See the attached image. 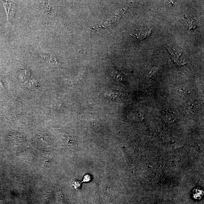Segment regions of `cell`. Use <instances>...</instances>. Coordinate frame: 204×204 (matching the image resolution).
Returning a JSON list of instances; mask_svg holds the SVG:
<instances>
[{
  "instance_id": "cell-1",
  "label": "cell",
  "mask_w": 204,
  "mask_h": 204,
  "mask_svg": "<svg viewBox=\"0 0 204 204\" xmlns=\"http://www.w3.org/2000/svg\"><path fill=\"white\" fill-rule=\"evenodd\" d=\"M162 119L166 123H171L176 119V116L173 112L169 110H163L162 113Z\"/></svg>"
},
{
  "instance_id": "cell-6",
  "label": "cell",
  "mask_w": 204,
  "mask_h": 204,
  "mask_svg": "<svg viewBox=\"0 0 204 204\" xmlns=\"http://www.w3.org/2000/svg\"><path fill=\"white\" fill-rule=\"evenodd\" d=\"M121 92L115 91H111L109 92L106 93V96L108 98L111 99L112 100H116L121 95Z\"/></svg>"
},
{
  "instance_id": "cell-9",
  "label": "cell",
  "mask_w": 204,
  "mask_h": 204,
  "mask_svg": "<svg viewBox=\"0 0 204 204\" xmlns=\"http://www.w3.org/2000/svg\"><path fill=\"white\" fill-rule=\"evenodd\" d=\"M158 68L157 67H154L153 68L149 73L150 75L151 76H152V75L156 73L157 72V70H158Z\"/></svg>"
},
{
  "instance_id": "cell-5",
  "label": "cell",
  "mask_w": 204,
  "mask_h": 204,
  "mask_svg": "<svg viewBox=\"0 0 204 204\" xmlns=\"http://www.w3.org/2000/svg\"><path fill=\"white\" fill-rule=\"evenodd\" d=\"M204 194L203 191L199 187L194 188L193 191V198L196 200H200Z\"/></svg>"
},
{
  "instance_id": "cell-2",
  "label": "cell",
  "mask_w": 204,
  "mask_h": 204,
  "mask_svg": "<svg viewBox=\"0 0 204 204\" xmlns=\"http://www.w3.org/2000/svg\"><path fill=\"white\" fill-rule=\"evenodd\" d=\"M151 28H147L143 30H136L135 33L131 35V36L132 38H135L137 40H141L149 36L151 34Z\"/></svg>"
},
{
  "instance_id": "cell-4",
  "label": "cell",
  "mask_w": 204,
  "mask_h": 204,
  "mask_svg": "<svg viewBox=\"0 0 204 204\" xmlns=\"http://www.w3.org/2000/svg\"><path fill=\"white\" fill-rule=\"evenodd\" d=\"M111 74L112 76L118 81H122L125 80V76L114 67L113 68Z\"/></svg>"
},
{
  "instance_id": "cell-8",
  "label": "cell",
  "mask_w": 204,
  "mask_h": 204,
  "mask_svg": "<svg viewBox=\"0 0 204 204\" xmlns=\"http://www.w3.org/2000/svg\"><path fill=\"white\" fill-rule=\"evenodd\" d=\"M45 57H47L49 61L50 64L53 66H56L58 64L57 57L50 54H45Z\"/></svg>"
},
{
  "instance_id": "cell-3",
  "label": "cell",
  "mask_w": 204,
  "mask_h": 204,
  "mask_svg": "<svg viewBox=\"0 0 204 204\" xmlns=\"http://www.w3.org/2000/svg\"><path fill=\"white\" fill-rule=\"evenodd\" d=\"M130 120L134 121H140L144 119V116L142 113L137 112H133L130 113L129 116Z\"/></svg>"
},
{
  "instance_id": "cell-7",
  "label": "cell",
  "mask_w": 204,
  "mask_h": 204,
  "mask_svg": "<svg viewBox=\"0 0 204 204\" xmlns=\"http://www.w3.org/2000/svg\"><path fill=\"white\" fill-rule=\"evenodd\" d=\"M186 22L188 26V28L189 29H193L195 28L197 26V22L195 19L193 18H186Z\"/></svg>"
}]
</instances>
